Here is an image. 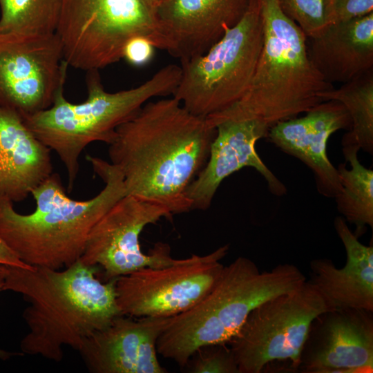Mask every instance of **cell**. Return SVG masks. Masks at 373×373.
I'll use <instances>...</instances> for the list:
<instances>
[{
    "label": "cell",
    "mask_w": 373,
    "mask_h": 373,
    "mask_svg": "<svg viewBox=\"0 0 373 373\" xmlns=\"http://www.w3.org/2000/svg\"><path fill=\"white\" fill-rule=\"evenodd\" d=\"M3 290L21 294L30 303L23 313L29 331L20 347L23 354L59 362L62 348L77 351L93 333L122 315L115 279L103 283L96 266L79 260L63 270L3 265Z\"/></svg>",
    "instance_id": "2"
},
{
    "label": "cell",
    "mask_w": 373,
    "mask_h": 373,
    "mask_svg": "<svg viewBox=\"0 0 373 373\" xmlns=\"http://www.w3.org/2000/svg\"><path fill=\"white\" fill-rule=\"evenodd\" d=\"M68 68L55 32H0V107L23 117L49 108Z\"/></svg>",
    "instance_id": "12"
},
{
    "label": "cell",
    "mask_w": 373,
    "mask_h": 373,
    "mask_svg": "<svg viewBox=\"0 0 373 373\" xmlns=\"http://www.w3.org/2000/svg\"><path fill=\"white\" fill-rule=\"evenodd\" d=\"M278 5L307 38L321 33L333 23L332 0H277Z\"/></svg>",
    "instance_id": "24"
},
{
    "label": "cell",
    "mask_w": 373,
    "mask_h": 373,
    "mask_svg": "<svg viewBox=\"0 0 373 373\" xmlns=\"http://www.w3.org/2000/svg\"><path fill=\"white\" fill-rule=\"evenodd\" d=\"M216 128L208 160L186 190L192 209L206 210L222 181L244 167L255 169L276 196L287 193L285 185L258 155L256 144L270 128L262 121L220 111L206 117Z\"/></svg>",
    "instance_id": "13"
},
{
    "label": "cell",
    "mask_w": 373,
    "mask_h": 373,
    "mask_svg": "<svg viewBox=\"0 0 373 373\" xmlns=\"http://www.w3.org/2000/svg\"><path fill=\"white\" fill-rule=\"evenodd\" d=\"M171 216L160 204L126 195L93 227L79 260L102 267L109 280L144 267L172 265L178 259L171 256L167 244L157 242L150 253L144 254L139 240L147 225Z\"/></svg>",
    "instance_id": "11"
},
{
    "label": "cell",
    "mask_w": 373,
    "mask_h": 373,
    "mask_svg": "<svg viewBox=\"0 0 373 373\" xmlns=\"http://www.w3.org/2000/svg\"><path fill=\"white\" fill-rule=\"evenodd\" d=\"M359 309L327 310L312 323L299 369L308 373L373 370V315Z\"/></svg>",
    "instance_id": "14"
},
{
    "label": "cell",
    "mask_w": 373,
    "mask_h": 373,
    "mask_svg": "<svg viewBox=\"0 0 373 373\" xmlns=\"http://www.w3.org/2000/svg\"><path fill=\"white\" fill-rule=\"evenodd\" d=\"M229 245L206 255L193 254L163 267H144L115 279L122 315L169 318L198 303L216 285Z\"/></svg>",
    "instance_id": "10"
},
{
    "label": "cell",
    "mask_w": 373,
    "mask_h": 373,
    "mask_svg": "<svg viewBox=\"0 0 373 373\" xmlns=\"http://www.w3.org/2000/svg\"><path fill=\"white\" fill-rule=\"evenodd\" d=\"M305 281L306 277L292 264L260 271L251 260L238 257L224 267L204 298L171 317L157 340V353L183 368L200 347L229 343L256 306Z\"/></svg>",
    "instance_id": "5"
},
{
    "label": "cell",
    "mask_w": 373,
    "mask_h": 373,
    "mask_svg": "<svg viewBox=\"0 0 373 373\" xmlns=\"http://www.w3.org/2000/svg\"><path fill=\"white\" fill-rule=\"evenodd\" d=\"M251 0H159L156 15L167 52L180 61L205 53L235 26Z\"/></svg>",
    "instance_id": "17"
},
{
    "label": "cell",
    "mask_w": 373,
    "mask_h": 373,
    "mask_svg": "<svg viewBox=\"0 0 373 373\" xmlns=\"http://www.w3.org/2000/svg\"><path fill=\"white\" fill-rule=\"evenodd\" d=\"M153 0H61L55 34L68 67L88 71L122 59L126 44L146 38L156 48L168 46Z\"/></svg>",
    "instance_id": "7"
},
{
    "label": "cell",
    "mask_w": 373,
    "mask_h": 373,
    "mask_svg": "<svg viewBox=\"0 0 373 373\" xmlns=\"http://www.w3.org/2000/svg\"><path fill=\"white\" fill-rule=\"evenodd\" d=\"M155 2H157L159 0H153Z\"/></svg>",
    "instance_id": "30"
},
{
    "label": "cell",
    "mask_w": 373,
    "mask_h": 373,
    "mask_svg": "<svg viewBox=\"0 0 373 373\" xmlns=\"http://www.w3.org/2000/svg\"><path fill=\"white\" fill-rule=\"evenodd\" d=\"M3 283H4V274H3V271L2 268V265H0V291H3ZM15 355H18V354L7 352V351L0 349V360H7Z\"/></svg>",
    "instance_id": "29"
},
{
    "label": "cell",
    "mask_w": 373,
    "mask_h": 373,
    "mask_svg": "<svg viewBox=\"0 0 373 373\" xmlns=\"http://www.w3.org/2000/svg\"><path fill=\"white\" fill-rule=\"evenodd\" d=\"M258 1L263 41L256 70L245 95L225 109L271 128L323 102L319 95L334 87L312 64L306 35L278 1Z\"/></svg>",
    "instance_id": "6"
},
{
    "label": "cell",
    "mask_w": 373,
    "mask_h": 373,
    "mask_svg": "<svg viewBox=\"0 0 373 373\" xmlns=\"http://www.w3.org/2000/svg\"><path fill=\"white\" fill-rule=\"evenodd\" d=\"M0 265L31 269L34 266L28 265L21 261L10 249L0 236Z\"/></svg>",
    "instance_id": "28"
},
{
    "label": "cell",
    "mask_w": 373,
    "mask_h": 373,
    "mask_svg": "<svg viewBox=\"0 0 373 373\" xmlns=\"http://www.w3.org/2000/svg\"><path fill=\"white\" fill-rule=\"evenodd\" d=\"M183 368L191 373H240L234 355L227 343L200 347Z\"/></svg>",
    "instance_id": "25"
},
{
    "label": "cell",
    "mask_w": 373,
    "mask_h": 373,
    "mask_svg": "<svg viewBox=\"0 0 373 373\" xmlns=\"http://www.w3.org/2000/svg\"><path fill=\"white\" fill-rule=\"evenodd\" d=\"M360 148L357 145L342 146L346 163L337 169L341 191L334 198L338 211L346 222L356 227L354 234L358 238L367 227L373 228V171L364 166L358 158Z\"/></svg>",
    "instance_id": "21"
},
{
    "label": "cell",
    "mask_w": 373,
    "mask_h": 373,
    "mask_svg": "<svg viewBox=\"0 0 373 373\" xmlns=\"http://www.w3.org/2000/svg\"><path fill=\"white\" fill-rule=\"evenodd\" d=\"M263 41L258 0L205 53L180 61L172 97L191 113L207 117L238 101L251 82Z\"/></svg>",
    "instance_id": "8"
},
{
    "label": "cell",
    "mask_w": 373,
    "mask_h": 373,
    "mask_svg": "<svg viewBox=\"0 0 373 373\" xmlns=\"http://www.w3.org/2000/svg\"><path fill=\"white\" fill-rule=\"evenodd\" d=\"M307 41L310 60L325 81L346 83L373 69V12L332 23Z\"/></svg>",
    "instance_id": "20"
},
{
    "label": "cell",
    "mask_w": 373,
    "mask_h": 373,
    "mask_svg": "<svg viewBox=\"0 0 373 373\" xmlns=\"http://www.w3.org/2000/svg\"><path fill=\"white\" fill-rule=\"evenodd\" d=\"M333 23L345 21L373 12V0H332Z\"/></svg>",
    "instance_id": "26"
},
{
    "label": "cell",
    "mask_w": 373,
    "mask_h": 373,
    "mask_svg": "<svg viewBox=\"0 0 373 373\" xmlns=\"http://www.w3.org/2000/svg\"><path fill=\"white\" fill-rule=\"evenodd\" d=\"M50 149L17 111L0 107V202H20L53 173Z\"/></svg>",
    "instance_id": "19"
},
{
    "label": "cell",
    "mask_w": 373,
    "mask_h": 373,
    "mask_svg": "<svg viewBox=\"0 0 373 373\" xmlns=\"http://www.w3.org/2000/svg\"><path fill=\"white\" fill-rule=\"evenodd\" d=\"M327 307L307 280L256 306L229 342L240 373H260L269 363L289 361L298 370L313 321Z\"/></svg>",
    "instance_id": "9"
},
{
    "label": "cell",
    "mask_w": 373,
    "mask_h": 373,
    "mask_svg": "<svg viewBox=\"0 0 373 373\" xmlns=\"http://www.w3.org/2000/svg\"><path fill=\"white\" fill-rule=\"evenodd\" d=\"M180 66L169 64L140 85L115 93L107 92L98 70L86 71L87 99L79 104L64 96V84L52 105L23 117L34 135L63 163L71 192L79 170V157L90 143L111 144L117 128L133 118L149 100L173 95L181 77Z\"/></svg>",
    "instance_id": "4"
},
{
    "label": "cell",
    "mask_w": 373,
    "mask_h": 373,
    "mask_svg": "<svg viewBox=\"0 0 373 373\" xmlns=\"http://www.w3.org/2000/svg\"><path fill=\"white\" fill-rule=\"evenodd\" d=\"M171 317L120 315L90 336L78 350L94 373H165L157 342Z\"/></svg>",
    "instance_id": "15"
},
{
    "label": "cell",
    "mask_w": 373,
    "mask_h": 373,
    "mask_svg": "<svg viewBox=\"0 0 373 373\" xmlns=\"http://www.w3.org/2000/svg\"><path fill=\"white\" fill-rule=\"evenodd\" d=\"M154 48L153 45L146 38L135 37L126 44L123 50L122 59L131 65L142 66L152 59Z\"/></svg>",
    "instance_id": "27"
},
{
    "label": "cell",
    "mask_w": 373,
    "mask_h": 373,
    "mask_svg": "<svg viewBox=\"0 0 373 373\" xmlns=\"http://www.w3.org/2000/svg\"><path fill=\"white\" fill-rule=\"evenodd\" d=\"M334 226L345 249V265L338 268L331 260L314 259L310 262L307 282L321 294L328 310L373 312L372 245L360 242L342 216L335 218Z\"/></svg>",
    "instance_id": "18"
},
{
    "label": "cell",
    "mask_w": 373,
    "mask_h": 373,
    "mask_svg": "<svg viewBox=\"0 0 373 373\" xmlns=\"http://www.w3.org/2000/svg\"><path fill=\"white\" fill-rule=\"evenodd\" d=\"M61 0H0V32H55Z\"/></svg>",
    "instance_id": "23"
},
{
    "label": "cell",
    "mask_w": 373,
    "mask_h": 373,
    "mask_svg": "<svg viewBox=\"0 0 373 373\" xmlns=\"http://www.w3.org/2000/svg\"><path fill=\"white\" fill-rule=\"evenodd\" d=\"M305 114L276 123L267 137L310 169L320 194L334 198L342 187L338 169L327 156V144L334 133L351 128L350 117L345 106L335 100L324 101Z\"/></svg>",
    "instance_id": "16"
},
{
    "label": "cell",
    "mask_w": 373,
    "mask_h": 373,
    "mask_svg": "<svg viewBox=\"0 0 373 373\" xmlns=\"http://www.w3.org/2000/svg\"><path fill=\"white\" fill-rule=\"evenodd\" d=\"M86 159L105 183L95 197L71 199L59 175L52 173L31 192L36 203L32 213H19L13 202H0V236L24 263L54 269L72 265L80 259L93 227L126 195L116 166L90 155Z\"/></svg>",
    "instance_id": "3"
},
{
    "label": "cell",
    "mask_w": 373,
    "mask_h": 373,
    "mask_svg": "<svg viewBox=\"0 0 373 373\" xmlns=\"http://www.w3.org/2000/svg\"><path fill=\"white\" fill-rule=\"evenodd\" d=\"M324 101L341 103L352 121L351 128L342 137L341 144L357 145L373 154V69L342 84L338 88L321 93Z\"/></svg>",
    "instance_id": "22"
},
{
    "label": "cell",
    "mask_w": 373,
    "mask_h": 373,
    "mask_svg": "<svg viewBox=\"0 0 373 373\" xmlns=\"http://www.w3.org/2000/svg\"><path fill=\"white\" fill-rule=\"evenodd\" d=\"M216 128L175 97L147 102L108 144L126 195L160 204L171 214L192 210L186 190L206 164Z\"/></svg>",
    "instance_id": "1"
}]
</instances>
